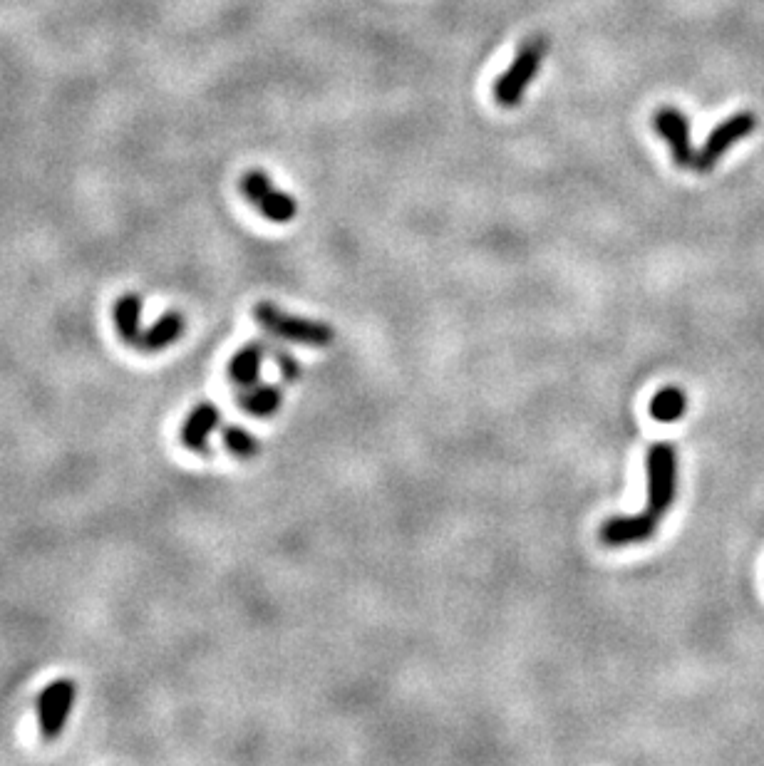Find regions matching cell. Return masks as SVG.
Masks as SVG:
<instances>
[{
	"mask_svg": "<svg viewBox=\"0 0 764 766\" xmlns=\"http://www.w3.org/2000/svg\"><path fill=\"white\" fill-rule=\"evenodd\" d=\"M77 687L72 680H55L40 692L38 697V724L40 737L53 742L63 734L67 717H70L72 705H75Z\"/></svg>",
	"mask_w": 764,
	"mask_h": 766,
	"instance_id": "obj_6",
	"label": "cell"
},
{
	"mask_svg": "<svg viewBox=\"0 0 764 766\" xmlns=\"http://www.w3.org/2000/svg\"><path fill=\"white\" fill-rule=\"evenodd\" d=\"M653 127L668 142L670 152H673V162L678 167H693L695 149L693 142H690V119L678 107L668 105L655 112Z\"/></svg>",
	"mask_w": 764,
	"mask_h": 766,
	"instance_id": "obj_7",
	"label": "cell"
},
{
	"mask_svg": "<svg viewBox=\"0 0 764 766\" xmlns=\"http://www.w3.org/2000/svg\"><path fill=\"white\" fill-rule=\"evenodd\" d=\"M182 333H184V315L177 313V310H172V313L162 315L152 328L142 330L137 348L142 350V353H162L164 348L177 343V340L182 338Z\"/></svg>",
	"mask_w": 764,
	"mask_h": 766,
	"instance_id": "obj_10",
	"label": "cell"
},
{
	"mask_svg": "<svg viewBox=\"0 0 764 766\" xmlns=\"http://www.w3.org/2000/svg\"><path fill=\"white\" fill-rule=\"evenodd\" d=\"M648 469V506L645 514L653 521H663L678 496V452L670 442H655L645 457Z\"/></svg>",
	"mask_w": 764,
	"mask_h": 766,
	"instance_id": "obj_2",
	"label": "cell"
},
{
	"mask_svg": "<svg viewBox=\"0 0 764 766\" xmlns=\"http://www.w3.org/2000/svg\"><path fill=\"white\" fill-rule=\"evenodd\" d=\"M268 355H271L273 360H276L278 372H281L283 380H286V382L301 380V362H298L296 357L288 353V350L278 348V345H268Z\"/></svg>",
	"mask_w": 764,
	"mask_h": 766,
	"instance_id": "obj_16",
	"label": "cell"
},
{
	"mask_svg": "<svg viewBox=\"0 0 764 766\" xmlns=\"http://www.w3.org/2000/svg\"><path fill=\"white\" fill-rule=\"evenodd\" d=\"M658 531V521L650 519L648 514H636V516H613L606 524L601 526V543H606L608 548H621L631 546V543H643L650 541Z\"/></svg>",
	"mask_w": 764,
	"mask_h": 766,
	"instance_id": "obj_8",
	"label": "cell"
},
{
	"mask_svg": "<svg viewBox=\"0 0 764 766\" xmlns=\"http://www.w3.org/2000/svg\"><path fill=\"white\" fill-rule=\"evenodd\" d=\"M221 439H224L226 452L234 454L236 459H254L261 454V442L251 432H246L239 424H229L221 429Z\"/></svg>",
	"mask_w": 764,
	"mask_h": 766,
	"instance_id": "obj_15",
	"label": "cell"
},
{
	"mask_svg": "<svg viewBox=\"0 0 764 766\" xmlns=\"http://www.w3.org/2000/svg\"><path fill=\"white\" fill-rule=\"evenodd\" d=\"M268 355V345L266 343H249L239 350L234 357L229 360V380L234 382L236 387H251L258 382V375H261V365L263 357Z\"/></svg>",
	"mask_w": 764,
	"mask_h": 766,
	"instance_id": "obj_11",
	"label": "cell"
},
{
	"mask_svg": "<svg viewBox=\"0 0 764 766\" xmlns=\"http://www.w3.org/2000/svg\"><path fill=\"white\" fill-rule=\"evenodd\" d=\"M219 419L221 412L214 402H199V405L189 412V417L184 419L182 432H179V439H182L184 447L194 454L209 452V437L214 434V429L219 427Z\"/></svg>",
	"mask_w": 764,
	"mask_h": 766,
	"instance_id": "obj_9",
	"label": "cell"
},
{
	"mask_svg": "<svg viewBox=\"0 0 764 766\" xmlns=\"http://www.w3.org/2000/svg\"><path fill=\"white\" fill-rule=\"evenodd\" d=\"M239 407L246 414L258 419L273 417L283 405V392L281 387L276 385H251V387H241L239 397H236Z\"/></svg>",
	"mask_w": 764,
	"mask_h": 766,
	"instance_id": "obj_12",
	"label": "cell"
},
{
	"mask_svg": "<svg viewBox=\"0 0 764 766\" xmlns=\"http://www.w3.org/2000/svg\"><path fill=\"white\" fill-rule=\"evenodd\" d=\"M254 318L263 330H268V333L276 335V338L288 340V343L311 345V348H325V345L333 343L335 338V330L330 328L328 323L298 318V315L286 313V310L268 303V300H263V303L256 305Z\"/></svg>",
	"mask_w": 764,
	"mask_h": 766,
	"instance_id": "obj_3",
	"label": "cell"
},
{
	"mask_svg": "<svg viewBox=\"0 0 764 766\" xmlns=\"http://www.w3.org/2000/svg\"><path fill=\"white\" fill-rule=\"evenodd\" d=\"M549 38L546 35H531L529 40L519 45L514 60L502 75L494 82V102L504 110H514L521 105L526 90H529L531 82L539 75L541 65H544L546 55H549Z\"/></svg>",
	"mask_w": 764,
	"mask_h": 766,
	"instance_id": "obj_1",
	"label": "cell"
},
{
	"mask_svg": "<svg viewBox=\"0 0 764 766\" xmlns=\"http://www.w3.org/2000/svg\"><path fill=\"white\" fill-rule=\"evenodd\" d=\"M685 410H688V397L675 385L663 387V390L653 397V402H650V417L663 424L678 422Z\"/></svg>",
	"mask_w": 764,
	"mask_h": 766,
	"instance_id": "obj_14",
	"label": "cell"
},
{
	"mask_svg": "<svg viewBox=\"0 0 764 766\" xmlns=\"http://www.w3.org/2000/svg\"><path fill=\"white\" fill-rule=\"evenodd\" d=\"M755 127H757V117H755V112H750V110L735 112V115L727 117L725 122L717 124V127L712 129L710 134H707V139H705V144H702L700 152H695V164H693L695 172L698 174L712 172V169H715V164L727 154V149H730L732 144H737V142H742V139L750 137V134L755 132Z\"/></svg>",
	"mask_w": 764,
	"mask_h": 766,
	"instance_id": "obj_5",
	"label": "cell"
},
{
	"mask_svg": "<svg viewBox=\"0 0 764 766\" xmlns=\"http://www.w3.org/2000/svg\"><path fill=\"white\" fill-rule=\"evenodd\" d=\"M244 199L271 224H291L298 214V201L288 191L278 189L263 169H249L239 181Z\"/></svg>",
	"mask_w": 764,
	"mask_h": 766,
	"instance_id": "obj_4",
	"label": "cell"
},
{
	"mask_svg": "<svg viewBox=\"0 0 764 766\" xmlns=\"http://www.w3.org/2000/svg\"><path fill=\"white\" fill-rule=\"evenodd\" d=\"M115 328L120 333V338L129 345L139 343V335H142V328H139V320H142V298L137 293H127L122 295L120 300L115 303Z\"/></svg>",
	"mask_w": 764,
	"mask_h": 766,
	"instance_id": "obj_13",
	"label": "cell"
}]
</instances>
